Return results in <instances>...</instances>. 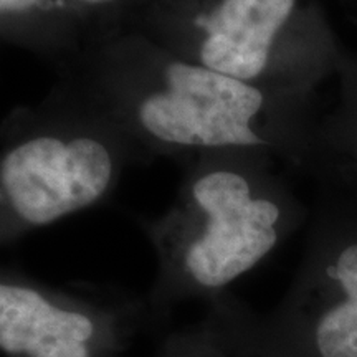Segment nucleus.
Listing matches in <instances>:
<instances>
[{
    "mask_svg": "<svg viewBox=\"0 0 357 357\" xmlns=\"http://www.w3.org/2000/svg\"><path fill=\"white\" fill-rule=\"evenodd\" d=\"M296 0H211L171 7L137 32L227 77L296 93L310 50L293 30Z\"/></svg>",
    "mask_w": 357,
    "mask_h": 357,
    "instance_id": "20e7f679",
    "label": "nucleus"
},
{
    "mask_svg": "<svg viewBox=\"0 0 357 357\" xmlns=\"http://www.w3.org/2000/svg\"><path fill=\"white\" fill-rule=\"evenodd\" d=\"M184 162L174 202L142 222L158 263L144 298L151 321L248 273L273 252L288 220L287 197L266 171L265 153H211Z\"/></svg>",
    "mask_w": 357,
    "mask_h": 357,
    "instance_id": "f03ea898",
    "label": "nucleus"
},
{
    "mask_svg": "<svg viewBox=\"0 0 357 357\" xmlns=\"http://www.w3.org/2000/svg\"><path fill=\"white\" fill-rule=\"evenodd\" d=\"M321 357H357V307L342 301L324 312L316 328Z\"/></svg>",
    "mask_w": 357,
    "mask_h": 357,
    "instance_id": "0eeeda50",
    "label": "nucleus"
},
{
    "mask_svg": "<svg viewBox=\"0 0 357 357\" xmlns=\"http://www.w3.org/2000/svg\"><path fill=\"white\" fill-rule=\"evenodd\" d=\"M137 162L121 134L58 84L13 111L0 128V247L106 202Z\"/></svg>",
    "mask_w": 357,
    "mask_h": 357,
    "instance_id": "7ed1b4c3",
    "label": "nucleus"
},
{
    "mask_svg": "<svg viewBox=\"0 0 357 357\" xmlns=\"http://www.w3.org/2000/svg\"><path fill=\"white\" fill-rule=\"evenodd\" d=\"M88 37L68 0H0V38L52 61L56 68Z\"/></svg>",
    "mask_w": 357,
    "mask_h": 357,
    "instance_id": "423d86ee",
    "label": "nucleus"
},
{
    "mask_svg": "<svg viewBox=\"0 0 357 357\" xmlns=\"http://www.w3.org/2000/svg\"><path fill=\"white\" fill-rule=\"evenodd\" d=\"M334 278L346 293V301L357 307V243H352L341 252L334 265Z\"/></svg>",
    "mask_w": 357,
    "mask_h": 357,
    "instance_id": "6e6552de",
    "label": "nucleus"
},
{
    "mask_svg": "<svg viewBox=\"0 0 357 357\" xmlns=\"http://www.w3.org/2000/svg\"><path fill=\"white\" fill-rule=\"evenodd\" d=\"M73 6L75 10H84V12H114L116 8L123 7L128 0H68Z\"/></svg>",
    "mask_w": 357,
    "mask_h": 357,
    "instance_id": "1a4fd4ad",
    "label": "nucleus"
},
{
    "mask_svg": "<svg viewBox=\"0 0 357 357\" xmlns=\"http://www.w3.org/2000/svg\"><path fill=\"white\" fill-rule=\"evenodd\" d=\"M58 71V86L106 119L139 162L296 146V93L205 68L141 32L93 35Z\"/></svg>",
    "mask_w": 357,
    "mask_h": 357,
    "instance_id": "f257e3e1",
    "label": "nucleus"
},
{
    "mask_svg": "<svg viewBox=\"0 0 357 357\" xmlns=\"http://www.w3.org/2000/svg\"><path fill=\"white\" fill-rule=\"evenodd\" d=\"M151 321L144 300L106 301L0 266V354L123 357Z\"/></svg>",
    "mask_w": 357,
    "mask_h": 357,
    "instance_id": "39448f33",
    "label": "nucleus"
}]
</instances>
